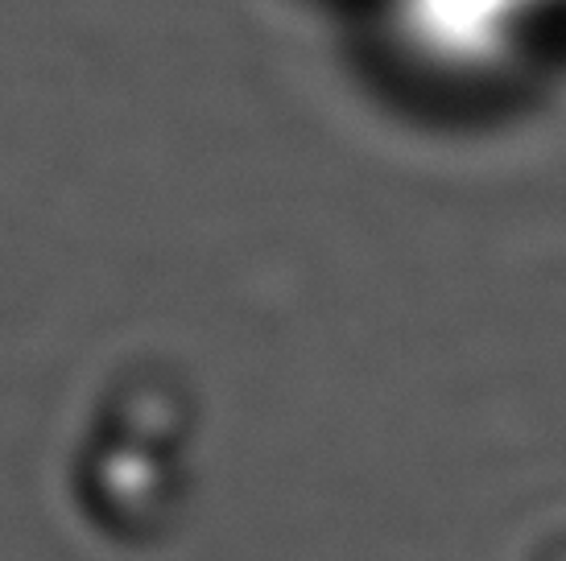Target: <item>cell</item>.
<instances>
[{"instance_id": "1", "label": "cell", "mask_w": 566, "mask_h": 561, "mask_svg": "<svg viewBox=\"0 0 566 561\" xmlns=\"http://www.w3.org/2000/svg\"><path fill=\"white\" fill-rule=\"evenodd\" d=\"M373 13L397 71L447 95L513 87L558 25L551 0H373Z\"/></svg>"}, {"instance_id": "2", "label": "cell", "mask_w": 566, "mask_h": 561, "mask_svg": "<svg viewBox=\"0 0 566 561\" xmlns=\"http://www.w3.org/2000/svg\"><path fill=\"white\" fill-rule=\"evenodd\" d=\"M551 4H554V13H558V17L566 13V0H551Z\"/></svg>"}]
</instances>
